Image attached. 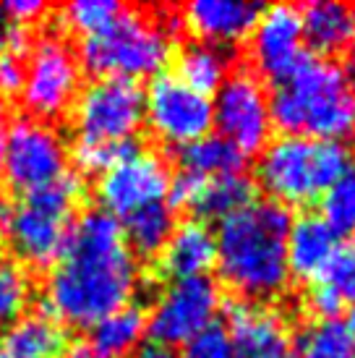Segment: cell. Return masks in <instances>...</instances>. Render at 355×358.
<instances>
[{
    "mask_svg": "<svg viewBox=\"0 0 355 358\" xmlns=\"http://www.w3.org/2000/svg\"><path fill=\"white\" fill-rule=\"evenodd\" d=\"M138 288V264L123 228L102 209L73 220L66 246L45 282V311L58 322L92 327L129 306Z\"/></svg>",
    "mask_w": 355,
    "mask_h": 358,
    "instance_id": "6da1fadb",
    "label": "cell"
},
{
    "mask_svg": "<svg viewBox=\"0 0 355 358\" xmlns=\"http://www.w3.org/2000/svg\"><path fill=\"white\" fill-rule=\"evenodd\" d=\"M290 220V212L275 201H254L215 230L219 278L248 303L277 299L290 285L285 259Z\"/></svg>",
    "mask_w": 355,
    "mask_h": 358,
    "instance_id": "7a4b0ae2",
    "label": "cell"
},
{
    "mask_svg": "<svg viewBox=\"0 0 355 358\" xmlns=\"http://www.w3.org/2000/svg\"><path fill=\"white\" fill-rule=\"evenodd\" d=\"M269 115L285 136L340 141L355 129V84L337 60L306 55L275 81Z\"/></svg>",
    "mask_w": 355,
    "mask_h": 358,
    "instance_id": "3957f363",
    "label": "cell"
},
{
    "mask_svg": "<svg viewBox=\"0 0 355 358\" xmlns=\"http://www.w3.org/2000/svg\"><path fill=\"white\" fill-rule=\"evenodd\" d=\"M180 27L178 16L162 10L159 16L144 8H126L110 27L81 40L79 60L81 71H89L97 79H147L159 76L173 58V37Z\"/></svg>",
    "mask_w": 355,
    "mask_h": 358,
    "instance_id": "277c9868",
    "label": "cell"
},
{
    "mask_svg": "<svg viewBox=\"0 0 355 358\" xmlns=\"http://www.w3.org/2000/svg\"><path fill=\"white\" fill-rule=\"evenodd\" d=\"M353 168L342 141L280 136L259 155L256 180L280 207H306L321 199Z\"/></svg>",
    "mask_w": 355,
    "mask_h": 358,
    "instance_id": "5b68a950",
    "label": "cell"
},
{
    "mask_svg": "<svg viewBox=\"0 0 355 358\" xmlns=\"http://www.w3.org/2000/svg\"><path fill=\"white\" fill-rule=\"evenodd\" d=\"M81 199H84L81 178L66 173L63 178L45 189L21 194L19 201H10L3 236L10 241L16 257L34 269L55 264L66 246L68 230L73 225V212Z\"/></svg>",
    "mask_w": 355,
    "mask_h": 358,
    "instance_id": "8992f818",
    "label": "cell"
},
{
    "mask_svg": "<svg viewBox=\"0 0 355 358\" xmlns=\"http://www.w3.org/2000/svg\"><path fill=\"white\" fill-rule=\"evenodd\" d=\"M24 63V87L19 97L29 118L52 120L63 118L81 92V66L76 52L60 34H42L34 40Z\"/></svg>",
    "mask_w": 355,
    "mask_h": 358,
    "instance_id": "52a82bcc",
    "label": "cell"
},
{
    "mask_svg": "<svg viewBox=\"0 0 355 358\" xmlns=\"http://www.w3.org/2000/svg\"><path fill=\"white\" fill-rule=\"evenodd\" d=\"M73 134L81 141H133L144 126V87L131 79H94L71 105Z\"/></svg>",
    "mask_w": 355,
    "mask_h": 358,
    "instance_id": "ba28073f",
    "label": "cell"
},
{
    "mask_svg": "<svg viewBox=\"0 0 355 358\" xmlns=\"http://www.w3.org/2000/svg\"><path fill=\"white\" fill-rule=\"evenodd\" d=\"M222 308V293L209 278L168 282L147 311V335L152 343L175 348L188 345L209 329Z\"/></svg>",
    "mask_w": 355,
    "mask_h": 358,
    "instance_id": "9c48e42d",
    "label": "cell"
},
{
    "mask_svg": "<svg viewBox=\"0 0 355 358\" xmlns=\"http://www.w3.org/2000/svg\"><path fill=\"white\" fill-rule=\"evenodd\" d=\"M68 152L52 123L21 115L8 126L3 180L19 194L45 189L68 170Z\"/></svg>",
    "mask_w": 355,
    "mask_h": 358,
    "instance_id": "30bf717a",
    "label": "cell"
},
{
    "mask_svg": "<svg viewBox=\"0 0 355 358\" xmlns=\"http://www.w3.org/2000/svg\"><path fill=\"white\" fill-rule=\"evenodd\" d=\"M144 123L162 144L183 150L212 134V97L194 92L173 73H159L144 92Z\"/></svg>",
    "mask_w": 355,
    "mask_h": 358,
    "instance_id": "8fae6325",
    "label": "cell"
},
{
    "mask_svg": "<svg viewBox=\"0 0 355 358\" xmlns=\"http://www.w3.org/2000/svg\"><path fill=\"white\" fill-rule=\"evenodd\" d=\"M212 110L219 136L230 141L243 157L261 155L272 141L275 129L269 115V94L256 73L251 71L230 73L215 94Z\"/></svg>",
    "mask_w": 355,
    "mask_h": 358,
    "instance_id": "7c38bea8",
    "label": "cell"
},
{
    "mask_svg": "<svg viewBox=\"0 0 355 358\" xmlns=\"http://www.w3.org/2000/svg\"><path fill=\"white\" fill-rule=\"evenodd\" d=\"M170 165L157 152L136 150L97 178V199L110 217L126 220L129 215L152 204L168 201Z\"/></svg>",
    "mask_w": 355,
    "mask_h": 358,
    "instance_id": "4fadbf2b",
    "label": "cell"
},
{
    "mask_svg": "<svg viewBox=\"0 0 355 358\" xmlns=\"http://www.w3.org/2000/svg\"><path fill=\"white\" fill-rule=\"evenodd\" d=\"M227 340L233 358H293L296 332L275 306L238 301L227 308Z\"/></svg>",
    "mask_w": 355,
    "mask_h": 358,
    "instance_id": "5bb4252c",
    "label": "cell"
},
{
    "mask_svg": "<svg viewBox=\"0 0 355 358\" xmlns=\"http://www.w3.org/2000/svg\"><path fill=\"white\" fill-rule=\"evenodd\" d=\"M248 52H251V63L272 81L287 76L306 58L300 8L287 3L261 8L254 29L248 34Z\"/></svg>",
    "mask_w": 355,
    "mask_h": 358,
    "instance_id": "9a60e30c",
    "label": "cell"
},
{
    "mask_svg": "<svg viewBox=\"0 0 355 358\" xmlns=\"http://www.w3.org/2000/svg\"><path fill=\"white\" fill-rule=\"evenodd\" d=\"M259 8L256 3L246 0H194L180 8V27L194 34L196 42L230 48L248 40V34L256 24Z\"/></svg>",
    "mask_w": 355,
    "mask_h": 358,
    "instance_id": "2e32d148",
    "label": "cell"
},
{
    "mask_svg": "<svg viewBox=\"0 0 355 358\" xmlns=\"http://www.w3.org/2000/svg\"><path fill=\"white\" fill-rule=\"evenodd\" d=\"M337 249H340V236L321 220V215L303 212L296 220H290L285 238L290 280L306 282V285L324 280Z\"/></svg>",
    "mask_w": 355,
    "mask_h": 358,
    "instance_id": "e0dca14e",
    "label": "cell"
},
{
    "mask_svg": "<svg viewBox=\"0 0 355 358\" xmlns=\"http://www.w3.org/2000/svg\"><path fill=\"white\" fill-rule=\"evenodd\" d=\"M217 267V236L201 220H186L175 225L168 243L154 257L157 278L168 282L191 278H207Z\"/></svg>",
    "mask_w": 355,
    "mask_h": 358,
    "instance_id": "ac0fdd59",
    "label": "cell"
},
{
    "mask_svg": "<svg viewBox=\"0 0 355 358\" xmlns=\"http://www.w3.org/2000/svg\"><path fill=\"white\" fill-rule=\"evenodd\" d=\"M303 42L316 58H329L347 50L355 37V8L337 0H316L300 8Z\"/></svg>",
    "mask_w": 355,
    "mask_h": 358,
    "instance_id": "d6986e66",
    "label": "cell"
},
{
    "mask_svg": "<svg viewBox=\"0 0 355 358\" xmlns=\"http://www.w3.org/2000/svg\"><path fill=\"white\" fill-rule=\"evenodd\" d=\"M0 348L8 358H60L68 348V332L48 311H29L3 332Z\"/></svg>",
    "mask_w": 355,
    "mask_h": 358,
    "instance_id": "ffe728a7",
    "label": "cell"
},
{
    "mask_svg": "<svg viewBox=\"0 0 355 358\" xmlns=\"http://www.w3.org/2000/svg\"><path fill=\"white\" fill-rule=\"evenodd\" d=\"M89 338V348L99 358H131L147 338V311L129 303L94 322Z\"/></svg>",
    "mask_w": 355,
    "mask_h": 358,
    "instance_id": "44dd1931",
    "label": "cell"
},
{
    "mask_svg": "<svg viewBox=\"0 0 355 358\" xmlns=\"http://www.w3.org/2000/svg\"><path fill=\"white\" fill-rule=\"evenodd\" d=\"M230 66H233V60L222 48L204 45V42H188L186 48L178 52L173 76H178L186 87H191L198 94L215 97L230 76Z\"/></svg>",
    "mask_w": 355,
    "mask_h": 358,
    "instance_id": "7402d4cb",
    "label": "cell"
},
{
    "mask_svg": "<svg viewBox=\"0 0 355 358\" xmlns=\"http://www.w3.org/2000/svg\"><path fill=\"white\" fill-rule=\"evenodd\" d=\"M120 228H123V238L133 251V257L154 259L168 243L170 233L175 230V212L170 209L168 201L152 204L120 220Z\"/></svg>",
    "mask_w": 355,
    "mask_h": 358,
    "instance_id": "603a6c76",
    "label": "cell"
},
{
    "mask_svg": "<svg viewBox=\"0 0 355 358\" xmlns=\"http://www.w3.org/2000/svg\"><path fill=\"white\" fill-rule=\"evenodd\" d=\"M254 194H256V186L243 173L207 178L204 189L198 194L196 207H194V215H198L196 220H201V222H207V220H219L222 222L230 215H236L240 209H246L248 204H254Z\"/></svg>",
    "mask_w": 355,
    "mask_h": 358,
    "instance_id": "cb8c5ba5",
    "label": "cell"
},
{
    "mask_svg": "<svg viewBox=\"0 0 355 358\" xmlns=\"http://www.w3.org/2000/svg\"><path fill=\"white\" fill-rule=\"evenodd\" d=\"M178 157H180V168L198 178L236 176V173H243V165H246V157L230 141L212 134L178 150Z\"/></svg>",
    "mask_w": 355,
    "mask_h": 358,
    "instance_id": "d4e9b609",
    "label": "cell"
},
{
    "mask_svg": "<svg viewBox=\"0 0 355 358\" xmlns=\"http://www.w3.org/2000/svg\"><path fill=\"white\" fill-rule=\"evenodd\" d=\"M293 358H355V327L345 319L311 322L296 335Z\"/></svg>",
    "mask_w": 355,
    "mask_h": 358,
    "instance_id": "484cf974",
    "label": "cell"
},
{
    "mask_svg": "<svg viewBox=\"0 0 355 358\" xmlns=\"http://www.w3.org/2000/svg\"><path fill=\"white\" fill-rule=\"evenodd\" d=\"M120 10H123V6L115 0H76V3L63 6L58 10V16L63 27H68L71 31L81 34V40H87V37L99 34L105 27H110L118 19Z\"/></svg>",
    "mask_w": 355,
    "mask_h": 358,
    "instance_id": "4316f807",
    "label": "cell"
},
{
    "mask_svg": "<svg viewBox=\"0 0 355 358\" xmlns=\"http://www.w3.org/2000/svg\"><path fill=\"white\" fill-rule=\"evenodd\" d=\"M138 150L136 139L133 141H81L73 139L71 147V159L84 176H102L105 170L118 165L120 159L131 157Z\"/></svg>",
    "mask_w": 355,
    "mask_h": 358,
    "instance_id": "83f0119b",
    "label": "cell"
},
{
    "mask_svg": "<svg viewBox=\"0 0 355 358\" xmlns=\"http://www.w3.org/2000/svg\"><path fill=\"white\" fill-rule=\"evenodd\" d=\"M29 299V272L21 264H13V262H0V329L3 332L24 314Z\"/></svg>",
    "mask_w": 355,
    "mask_h": 358,
    "instance_id": "f1b7e54d",
    "label": "cell"
},
{
    "mask_svg": "<svg viewBox=\"0 0 355 358\" xmlns=\"http://www.w3.org/2000/svg\"><path fill=\"white\" fill-rule=\"evenodd\" d=\"M321 220L337 236H355V168H350L324 194L321 201Z\"/></svg>",
    "mask_w": 355,
    "mask_h": 358,
    "instance_id": "f546056e",
    "label": "cell"
},
{
    "mask_svg": "<svg viewBox=\"0 0 355 358\" xmlns=\"http://www.w3.org/2000/svg\"><path fill=\"white\" fill-rule=\"evenodd\" d=\"M321 282H326L342 299V303L355 306V236H350L345 246H340L326 269Z\"/></svg>",
    "mask_w": 355,
    "mask_h": 358,
    "instance_id": "4dcf8cb0",
    "label": "cell"
},
{
    "mask_svg": "<svg viewBox=\"0 0 355 358\" xmlns=\"http://www.w3.org/2000/svg\"><path fill=\"white\" fill-rule=\"evenodd\" d=\"M303 308L314 322H329V319H340L345 303L326 282L319 280L314 285H308L306 296H303Z\"/></svg>",
    "mask_w": 355,
    "mask_h": 358,
    "instance_id": "1f68e13d",
    "label": "cell"
},
{
    "mask_svg": "<svg viewBox=\"0 0 355 358\" xmlns=\"http://www.w3.org/2000/svg\"><path fill=\"white\" fill-rule=\"evenodd\" d=\"M180 358H233L227 332L217 324H212L198 338L191 340L188 345H183Z\"/></svg>",
    "mask_w": 355,
    "mask_h": 358,
    "instance_id": "d6a6232c",
    "label": "cell"
},
{
    "mask_svg": "<svg viewBox=\"0 0 355 358\" xmlns=\"http://www.w3.org/2000/svg\"><path fill=\"white\" fill-rule=\"evenodd\" d=\"M204 180L207 178H198L194 173H186V170H180L175 173L173 178H170V189H168V204L170 209L175 212V209H191L196 207L198 201V194L204 189Z\"/></svg>",
    "mask_w": 355,
    "mask_h": 358,
    "instance_id": "836d02e7",
    "label": "cell"
},
{
    "mask_svg": "<svg viewBox=\"0 0 355 358\" xmlns=\"http://www.w3.org/2000/svg\"><path fill=\"white\" fill-rule=\"evenodd\" d=\"M24 58L10 55V52H0V100L6 97H19L21 87H24Z\"/></svg>",
    "mask_w": 355,
    "mask_h": 358,
    "instance_id": "e575fe53",
    "label": "cell"
},
{
    "mask_svg": "<svg viewBox=\"0 0 355 358\" xmlns=\"http://www.w3.org/2000/svg\"><path fill=\"white\" fill-rule=\"evenodd\" d=\"M6 16L10 24H19V27H29L34 21H40L48 13V6L42 0H8L6 6Z\"/></svg>",
    "mask_w": 355,
    "mask_h": 358,
    "instance_id": "d590c367",
    "label": "cell"
},
{
    "mask_svg": "<svg viewBox=\"0 0 355 358\" xmlns=\"http://www.w3.org/2000/svg\"><path fill=\"white\" fill-rule=\"evenodd\" d=\"M131 358H180L173 348H165V345H157V343H147L133 353Z\"/></svg>",
    "mask_w": 355,
    "mask_h": 358,
    "instance_id": "8d00e7d4",
    "label": "cell"
},
{
    "mask_svg": "<svg viewBox=\"0 0 355 358\" xmlns=\"http://www.w3.org/2000/svg\"><path fill=\"white\" fill-rule=\"evenodd\" d=\"M8 105L0 100V183H3V159H6V136H8Z\"/></svg>",
    "mask_w": 355,
    "mask_h": 358,
    "instance_id": "74e56055",
    "label": "cell"
},
{
    "mask_svg": "<svg viewBox=\"0 0 355 358\" xmlns=\"http://www.w3.org/2000/svg\"><path fill=\"white\" fill-rule=\"evenodd\" d=\"M60 358H99V356L89 348L87 343H76V345H68V348H66V353H63Z\"/></svg>",
    "mask_w": 355,
    "mask_h": 358,
    "instance_id": "f35d334b",
    "label": "cell"
},
{
    "mask_svg": "<svg viewBox=\"0 0 355 358\" xmlns=\"http://www.w3.org/2000/svg\"><path fill=\"white\" fill-rule=\"evenodd\" d=\"M8 31H10V21L6 16L3 6H0V52H6V48H8Z\"/></svg>",
    "mask_w": 355,
    "mask_h": 358,
    "instance_id": "ab89813d",
    "label": "cell"
},
{
    "mask_svg": "<svg viewBox=\"0 0 355 358\" xmlns=\"http://www.w3.org/2000/svg\"><path fill=\"white\" fill-rule=\"evenodd\" d=\"M347 58H350V71H347V73L355 76V37H353V42L347 45Z\"/></svg>",
    "mask_w": 355,
    "mask_h": 358,
    "instance_id": "60d3db41",
    "label": "cell"
},
{
    "mask_svg": "<svg viewBox=\"0 0 355 358\" xmlns=\"http://www.w3.org/2000/svg\"><path fill=\"white\" fill-rule=\"evenodd\" d=\"M0 358H8V356H6V350H3V348H0Z\"/></svg>",
    "mask_w": 355,
    "mask_h": 358,
    "instance_id": "b9f144b4",
    "label": "cell"
},
{
    "mask_svg": "<svg viewBox=\"0 0 355 358\" xmlns=\"http://www.w3.org/2000/svg\"><path fill=\"white\" fill-rule=\"evenodd\" d=\"M0 249H3V233H0Z\"/></svg>",
    "mask_w": 355,
    "mask_h": 358,
    "instance_id": "7bdbcfd3",
    "label": "cell"
}]
</instances>
